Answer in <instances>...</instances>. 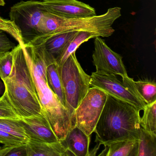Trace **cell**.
Segmentation results:
<instances>
[{"mask_svg": "<svg viewBox=\"0 0 156 156\" xmlns=\"http://www.w3.org/2000/svg\"><path fill=\"white\" fill-rule=\"evenodd\" d=\"M140 110L127 102L107 94L94 132L95 141L104 146L115 141L139 140Z\"/></svg>", "mask_w": 156, "mask_h": 156, "instance_id": "obj_2", "label": "cell"}, {"mask_svg": "<svg viewBox=\"0 0 156 156\" xmlns=\"http://www.w3.org/2000/svg\"><path fill=\"white\" fill-rule=\"evenodd\" d=\"M96 34L87 31H78L76 34L67 43L60 54L55 58L56 63L59 67L62 66L69 56L74 52L79 46L87 41L89 39L98 37ZM100 37V36H99Z\"/></svg>", "mask_w": 156, "mask_h": 156, "instance_id": "obj_17", "label": "cell"}, {"mask_svg": "<svg viewBox=\"0 0 156 156\" xmlns=\"http://www.w3.org/2000/svg\"><path fill=\"white\" fill-rule=\"evenodd\" d=\"M4 83L1 80H0V94L2 93L3 90V87H4Z\"/></svg>", "mask_w": 156, "mask_h": 156, "instance_id": "obj_27", "label": "cell"}, {"mask_svg": "<svg viewBox=\"0 0 156 156\" xmlns=\"http://www.w3.org/2000/svg\"><path fill=\"white\" fill-rule=\"evenodd\" d=\"M90 83L91 86L98 87L108 94L127 102L140 111L143 110L147 105L115 76L93 73Z\"/></svg>", "mask_w": 156, "mask_h": 156, "instance_id": "obj_9", "label": "cell"}, {"mask_svg": "<svg viewBox=\"0 0 156 156\" xmlns=\"http://www.w3.org/2000/svg\"><path fill=\"white\" fill-rule=\"evenodd\" d=\"M64 140L67 150L74 156H89L90 136L76 126H73Z\"/></svg>", "mask_w": 156, "mask_h": 156, "instance_id": "obj_13", "label": "cell"}, {"mask_svg": "<svg viewBox=\"0 0 156 156\" xmlns=\"http://www.w3.org/2000/svg\"><path fill=\"white\" fill-rule=\"evenodd\" d=\"M0 118L21 119L5 91L0 97Z\"/></svg>", "mask_w": 156, "mask_h": 156, "instance_id": "obj_22", "label": "cell"}, {"mask_svg": "<svg viewBox=\"0 0 156 156\" xmlns=\"http://www.w3.org/2000/svg\"><path fill=\"white\" fill-rule=\"evenodd\" d=\"M20 120L30 140L46 142L59 140L44 115L21 118Z\"/></svg>", "mask_w": 156, "mask_h": 156, "instance_id": "obj_11", "label": "cell"}, {"mask_svg": "<svg viewBox=\"0 0 156 156\" xmlns=\"http://www.w3.org/2000/svg\"><path fill=\"white\" fill-rule=\"evenodd\" d=\"M59 70L64 92L66 108L72 123L76 109L90 88L91 76L82 68L77 61L76 52L59 67Z\"/></svg>", "mask_w": 156, "mask_h": 156, "instance_id": "obj_5", "label": "cell"}, {"mask_svg": "<svg viewBox=\"0 0 156 156\" xmlns=\"http://www.w3.org/2000/svg\"><path fill=\"white\" fill-rule=\"evenodd\" d=\"M44 51L47 62L46 75L48 83L61 104L66 108L65 98L59 73V66L56 63L55 58L48 53L45 50Z\"/></svg>", "mask_w": 156, "mask_h": 156, "instance_id": "obj_15", "label": "cell"}, {"mask_svg": "<svg viewBox=\"0 0 156 156\" xmlns=\"http://www.w3.org/2000/svg\"><path fill=\"white\" fill-rule=\"evenodd\" d=\"M95 38L94 50L93 52V64L96 73L108 75H119L121 77L128 76L121 55L112 51L100 38Z\"/></svg>", "mask_w": 156, "mask_h": 156, "instance_id": "obj_8", "label": "cell"}, {"mask_svg": "<svg viewBox=\"0 0 156 156\" xmlns=\"http://www.w3.org/2000/svg\"><path fill=\"white\" fill-rule=\"evenodd\" d=\"M5 5V0H0V6H4Z\"/></svg>", "mask_w": 156, "mask_h": 156, "instance_id": "obj_28", "label": "cell"}, {"mask_svg": "<svg viewBox=\"0 0 156 156\" xmlns=\"http://www.w3.org/2000/svg\"><path fill=\"white\" fill-rule=\"evenodd\" d=\"M156 156V134L146 131L141 127L138 156Z\"/></svg>", "mask_w": 156, "mask_h": 156, "instance_id": "obj_20", "label": "cell"}, {"mask_svg": "<svg viewBox=\"0 0 156 156\" xmlns=\"http://www.w3.org/2000/svg\"><path fill=\"white\" fill-rule=\"evenodd\" d=\"M121 10L115 7L102 15L75 18H65L45 12L39 26L40 36L29 44L39 46L49 37L66 32H89L101 37H109L115 32L112 25L121 16Z\"/></svg>", "mask_w": 156, "mask_h": 156, "instance_id": "obj_4", "label": "cell"}, {"mask_svg": "<svg viewBox=\"0 0 156 156\" xmlns=\"http://www.w3.org/2000/svg\"><path fill=\"white\" fill-rule=\"evenodd\" d=\"M122 78V82L129 90L147 105L156 101V84L155 82L148 80L135 81L128 76Z\"/></svg>", "mask_w": 156, "mask_h": 156, "instance_id": "obj_14", "label": "cell"}, {"mask_svg": "<svg viewBox=\"0 0 156 156\" xmlns=\"http://www.w3.org/2000/svg\"><path fill=\"white\" fill-rule=\"evenodd\" d=\"M45 12L39 1H22L11 7L10 20L20 30L23 44L31 43L40 36L39 26Z\"/></svg>", "mask_w": 156, "mask_h": 156, "instance_id": "obj_6", "label": "cell"}, {"mask_svg": "<svg viewBox=\"0 0 156 156\" xmlns=\"http://www.w3.org/2000/svg\"><path fill=\"white\" fill-rule=\"evenodd\" d=\"M0 30L10 34L19 44H23L20 30L13 22L10 20L3 19L0 17Z\"/></svg>", "mask_w": 156, "mask_h": 156, "instance_id": "obj_24", "label": "cell"}, {"mask_svg": "<svg viewBox=\"0 0 156 156\" xmlns=\"http://www.w3.org/2000/svg\"><path fill=\"white\" fill-rule=\"evenodd\" d=\"M105 146V150L99 156H138L139 140H125Z\"/></svg>", "mask_w": 156, "mask_h": 156, "instance_id": "obj_16", "label": "cell"}, {"mask_svg": "<svg viewBox=\"0 0 156 156\" xmlns=\"http://www.w3.org/2000/svg\"><path fill=\"white\" fill-rule=\"evenodd\" d=\"M13 66V56L11 51L0 54V78L2 81L10 74Z\"/></svg>", "mask_w": 156, "mask_h": 156, "instance_id": "obj_23", "label": "cell"}, {"mask_svg": "<svg viewBox=\"0 0 156 156\" xmlns=\"http://www.w3.org/2000/svg\"><path fill=\"white\" fill-rule=\"evenodd\" d=\"M45 11L66 18H84L96 15L95 10L77 0H43Z\"/></svg>", "mask_w": 156, "mask_h": 156, "instance_id": "obj_10", "label": "cell"}, {"mask_svg": "<svg viewBox=\"0 0 156 156\" xmlns=\"http://www.w3.org/2000/svg\"><path fill=\"white\" fill-rule=\"evenodd\" d=\"M16 45L12 42L3 31L0 30V54L12 50Z\"/></svg>", "mask_w": 156, "mask_h": 156, "instance_id": "obj_26", "label": "cell"}, {"mask_svg": "<svg viewBox=\"0 0 156 156\" xmlns=\"http://www.w3.org/2000/svg\"><path fill=\"white\" fill-rule=\"evenodd\" d=\"M0 143L4 145L14 146L25 144L22 140L0 129Z\"/></svg>", "mask_w": 156, "mask_h": 156, "instance_id": "obj_25", "label": "cell"}, {"mask_svg": "<svg viewBox=\"0 0 156 156\" xmlns=\"http://www.w3.org/2000/svg\"><path fill=\"white\" fill-rule=\"evenodd\" d=\"M107 98V94L98 87H92L74 114L73 126H76L87 136L94 132ZM72 126V127H73Z\"/></svg>", "mask_w": 156, "mask_h": 156, "instance_id": "obj_7", "label": "cell"}, {"mask_svg": "<svg viewBox=\"0 0 156 156\" xmlns=\"http://www.w3.org/2000/svg\"><path fill=\"white\" fill-rule=\"evenodd\" d=\"M0 129L22 140L25 143L30 141L20 119L0 118Z\"/></svg>", "mask_w": 156, "mask_h": 156, "instance_id": "obj_19", "label": "cell"}, {"mask_svg": "<svg viewBox=\"0 0 156 156\" xmlns=\"http://www.w3.org/2000/svg\"><path fill=\"white\" fill-rule=\"evenodd\" d=\"M11 52L13 56L12 69L10 75L2 80L5 92L20 117L42 115V108L23 44H19Z\"/></svg>", "mask_w": 156, "mask_h": 156, "instance_id": "obj_3", "label": "cell"}, {"mask_svg": "<svg viewBox=\"0 0 156 156\" xmlns=\"http://www.w3.org/2000/svg\"><path fill=\"white\" fill-rule=\"evenodd\" d=\"M26 149L27 156H74L67 150L64 140L46 142L30 140Z\"/></svg>", "mask_w": 156, "mask_h": 156, "instance_id": "obj_12", "label": "cell"}, {"mask_svg": "<svg viewBox=\"0 0 156 156\" xmlns=\"http://www.w3.org/2000/svg\"><path fill=\"white\" fill-rule=\"evenodd\" d=\"M23 47L42 106L43 115L49 121L59 140H63L73 126L72 121L67 109L61 104L49 85L43 45L24 44Z\"/></svg>", "mask_w": 156, "mask_h": 156, "instance_id": "obj_1", "label": "cell"}, {"mask_svg": "<svg viewBox=\"0 0 156 156\" xmlns=\"http://www.w3.org/2000/svg\"><path fill=\"white\" fill-rule=\"evenodd\" d=\"M140 117V126L146 131L156 134V101L146 105Z\"/></svg>", "mask_w": 156, "mask_h": 156, "instance_id": "obj_21", "label": "cell"}, {"mask_svg": "<svg viewBox=\"0 0 156 156\" xmlns=\"http://www.w3.org/2000/svg\"><path fill=\"white\" fill-rule=\"evenodd\" d=\"M78 32H66L55 34L46 39L42 45L45 51L55 59Z\"/></svg>", "mask_w": 156, "mask_h": 156, "instance_id": "obj_18", "label": "cell"}]
</instances>
